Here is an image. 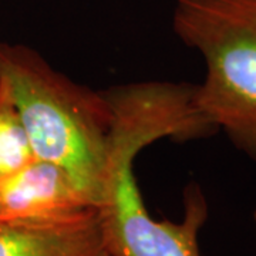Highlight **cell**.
<instances>
[{
    "label": "cell",
    "mask_w": 256,
    "mask_h": 256,
    "mask_svg": "<svg viewBox=\"0 0 256 256\" xmlns=\"http://www.w3.org/2000/svg\"><path fill=\"white\" fill-rule=\"evenodd\" d=\"M255 228H256V212H255Z\"/></svg>",
    "instance_id": "cell-7"
},
{
    "label": "cell",
    "mask_w": 256,
    "mask_h": 256,
    "mask_svg": "<svg viewBox=\"0 0 256 256\" xmlns=\"http://www.w3.org/2000/svg\"><path fill=\"white\" fill-rule=\"evenodd\" d=\"M0 82L16 104L34 156L70 172L98 206L112 126L106 92L74 82L34 48L3 40Z\"/></svg>",
    "instance_id": "cell-2"
},
{
    "label": "cell",
    "mask_w": 256,
    "mask_h": 256,
    "mask_svg": "<svg viewBox=\"0 0 256 256\" xmlns=\"http://www.w3.org/2000/svg\"><path fill=\"white\" fill-rule=\"evenodd\" d=\"M34 158L16 104L8 87L0 82V178L16 172Z\"/></svg>",
    "instance_id": "cell-6"
},
{
    "label": "cell",
    "mask_w": 256,
    "mask_h": 256,
    "mask_svg": "<svg viewBox=\"0 0 256 256\" xmlns=\"http://www.w3.org/2000/svg\"><path fill=\"white\" fill-rule=\"evenodd\" d=\"M172 28L205 60L196 110L256 162V0H176Z\"/></svg>",
    "instance_id": "cell-3"
},
{
    "label": "cell",
    "mask_w": 256,
    "mask_h": 256,
    "mask_svg": "<svg viewBox=\"0 0 256 256\" xmlns=\"http://www.w3.org/2000/svg\"><path fill=\"white\" fill-rule=\"evenodd\" d=\"M112 108L108 156L97 214L112 256H201L200 234L210 215L198 184L184 191L180 222L156 220L140 191L134 161L161 138L190 141L201 126L188 82H128L106 90Z\"/></svg>",
    "instance_id": "cell-1"
},
{
    "label": "cell",
    "mask_w": 256,
    "mask_h": 256,
    "mask_svg": "<svg viewBox=\"0 0 256 256\" xmlns=\"http://www.w3.org/2000/svg\"><path fill=\"white\" fill-rule=\"evenodd\" d=\"M94 208L96 200L73 175L44 160L0 178V222L53 220Z\"/></svg>",
    "instance_id": "cell-4"
},
{
    "label": "cell",
    "mask_w": 256,
    "mask_h": 256,
    "mask_svg": "<svg viewBox=\"0 0 256 256\" xmlns=\"http://www.w3.org/2000/svg\"><path fill=\"white\" fill-rule=\"evenodd\" d=\"M0 256H112L97 208L62 218L0 222Z\"/></svg>",
    "instance_id": "cell-5"
}]
</instances>
